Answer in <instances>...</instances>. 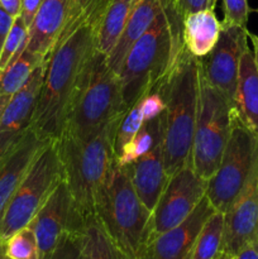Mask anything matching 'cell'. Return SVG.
<instances>
[{"label":"cell","mask_w":258,"mask_h":259,"mask_svg":"<svg viewBox=\"0 0 258 259\" xmlns=\"http://www.w3.org/2000/svg\"><path fill=\"white\" fill-rule=\"evenodd\" d=\"M109 0H93L58 37L47 56L45 80L30 119V128L56 139L78 88L93 63L96 33Z\"/></svg>","instance_id":"6da1fadb"},{"label":"cell","mask_w":258,"mask_h":259,"mask_svg":"<svg viewBox=\"0 0 258 259\" xmlns=\"http://www.w3.org/2000/svg\"><path fill=\"white\" fill-rule=\"evenodd\" d=\"M185 48L182 19L172 4H164L151 27L132 46L118 76L125 110L168 76Z\"/></svg>","instance_id":"7a4b0ae2"},{"label":"cell","mask_w":258,"mask_h":259,"mask_svg":"<svg viewBox=\"0 0 258 259\" xmlns=\"http://www.w3.org/2000/svg\"><path fill=\"white\" fill-rule=\"evenodd\" d=\"M125 113L114 116L94 138L80 142L56 139L63 181L70 190L75 217L81 223L95 215L98 197L114 167L115 136Z\"/></svg>","instance_id":"3957f363"},{"label":"cell","mask_w":258,"mask_h":259,"mask_svg":"<svg viewBox=\"0 0 258 259\" xmlns=\"http://www.w3.org/2000/svg\"><path fill=\"white\" fill-rule=\"evenodd\" d=\"M163 93V153L167 177L191 163L200 95V60L186 48L166 78L159 83Z\"/></svg>","instance_id":"277c9868"},{"label":"cell","mask_w":258,"mask_h":259,"mask_svg":"<svg viewBox=\"0 0 258 259\" xmlns=\"http://www.w3.org/2000/svg\"><path fill=\"white\" fill-rule=\"evenodd\" d=\"M94 217L121 259H139L148 242L152 211L139 199L128 168L114 163L98 197Z\"/></svg>","instance_id":"5b68a950"},{"label":"cell","mask_w":258,"mask_h":259,"mask_svg":"<svg viewBox=\"0 0 258 259\" xmlns=\"http://www.w3.org/2000/svg\"><path fill=\"white\" fill-rule=\"evenodd\" d=\"M120 113L126 110L123 105L119 76L108 65L106 56L96 50L90 70L71 103L58 138L89 141Z\"/></svg>","instance_id":"8992f818"},{"label":"cell","mask_w":258,"mask_h":259,"mask_svg":"<svg viewBox=\"0 0 258 259\" xmlns=\"http://www.w3.org/2000/svg\"><path fill=\"white\" fill-rule=\"evenodd\" d=\"M235 114L232 104L207 82L200 70L199 110L192 142L191 166L206 181L219 167Z\"/></svg>","instance_id":"52a82bcc"},{"label":"cell","mask_w":258,"mask_h":259,"mask_svg":"<svg viewBox=\"0 0 258 259\" xmlns=\"http://www.w3.org/2000/svg\"><path fill=\"white\" fill-rule=\"evenodd\" d=\"M63 180V168L56 139L42 149L8 202L0 219V242L28 227L53 190Z\"/></svg>","instance_id":"ba28073f"},{"label":"cell","mask_w":258,"mask_h":259,"mask_svg":"<svg viewBox=\"0 0 258 259\" xmlns=\"http://www.w3.org/2000/svg\"><path fill=\"white\" fill-rule=\"evenodd\" d=\"M257 162L258 137L245 128L235 114L219 167L207 180L206 197L217 211L224 214L232 206L252 176Z\"/></svg>","instance_id":"9c48e42d"},{"label":"cell","mask_w":258,"mask_h":259,"mask_svg":"<svg viewBox=\"0 0 258 259\" xmlns=\"http://www.w3.org/2000/svg\"><path fill=\"white\" fill-rule=\"evenodd\" d=\"M206 186L191 163L169 176L152 211L148 240L185 222L206 196Z\"/></svg>","instance_id":"30bf717a"},{"label":"cell","mask_w":258,"mask_h":259,"mask_svg":"<svg viewBox=\"0 0 258 259\" xmlns=\"http://www.w3.org/2000/svg\"><path fill=\"white\" fill-rule=\"evenodd\" d=\"M247 28L237 25H227L222 23L219 39L211 52L200 60V70L207 82L218 91L234 108L237 93L238 73L240 57L248 48Z\"/></svg>","instance_id":"8fae6325"},{"label":"cell","mask_w":258,"mask_h":259,"mask_svg":"<svg viewBox=\"0 0 258 259\" xmlns=\"http://www.w3.org/2000/svg\"><path fill=\"white\" fill-rule=\"evenodd\" d=\"M82 225L75 217L70 190L62 180L28 225L37 239L39 259H50L63 233Z\"/></svg>","instance_id":"7c38bea8"},{"label":"cell","mask_w":258,"mask_h":259,"mask_svg":"<svg viewBox=\"0 0 258 259\" xmlns=\"http://www.w3.org/2000/svg\"><path fill=\"white\" fill-rule=\"evenodd\" d=\"M258 239V162L247 185L224 212L222 253L233 255Z\"/></svg>","instance_id":"4fadbf2b"},{"label":"cell","mask_w":258,"mask_h":259,"mask_svg":"<svg viewBox=\"0 0 258 259\" xmlns=\"http://www.w3.org/2000/svg\"><path fill=\"white\" fill-rule=\"evenodd\" d=\"M46 66L47 58L33 72L28 82L13 96L0 115V163L29 129L30 119L45 80Z\"/></svg>","instance_id":"5bb4252c"},{"label":"cell","mask_w":258,"mask_h":259,"mask_svg":"<svg viewBox=\"0 0 258 259\" xmlns=\"http://www.w3.org/2000/svg\"><path fill=\"white\" fill-rule=\"evenodd\" d=\"M93 0H43L28 29L27 50L47 58L62 30Z\"/></svg>","instance_id":"9a60e30c"},{"label":"cell","mask_w":258,"mask_h":259,"mask_svg":"<svg viewBox=\"0 0 258 259\" xmlns=\"http://www.w3.org/2000/svg\"><path fill=\"white\" fill-rule=\"evenodd\" d=\"M214 211L205 196L185 222L148 240L139 259H189L200 229Z\"/></svg>","instance_id":"2e32d148"},{"label":"cell","mask_w":258,"mask_h":259,"mask_svg":"<svg viewBox=\"0 0 258 259\" xmlns=\"http://www.w3.org/2000/svg\"><path fill=\"white\" fill-rule=\"evenodd\" d=\"M51 141L53 139L29 126L19 143L0 163V219L29 167Z\"/></svg>","instance_id":"e0dca14e"},{"label":"cell","mask_w":258,"mask_h":259,"mask_svg":"<svg viewBox=\"0 0 258 259\" xmlns=\"http://www.w3.org/2000/svg\"><path fill=\"white\" fill-rule=\"evenodd\" d=\"M126 168L139 199L149 211H153L168 180L164 169L163 138Z\"/></svg>","instance_id":"ac0fdd59"},{"label":"cell","mask_w":258,"mask_h":259,"mask_svg":"<svg viewBox=\"0 0 258 259\" xmlns=\"http://www.w3.org/2000/svg\"><path fill=\"white\" fill-rule=\"evenodd\" d=\"M163 7V0H137L123 33L114 46L113 51L106 56L108 65L114 72H119L121 63L131 51L132 46L151 27Z\"/></svg>","instance_id":"d6986e66"},{"label":"cell","mask_w":258,"mask_h":259,"mask_svg":"<svg viewBox=\"0 0 258 259\" xmlns=\"http://www.w3.org/2000/svg\"><path fill=\"white\" fill-rule=\"evenodd\" d=\"M234 109L243 125L258 137V72L249 47L240 57Z\"/></svg>","instance_id":"ffe728a7"},{"label":"cell","mask_w":258,"mask_h":259,"mask_svg":"<svg viewBox=\"0 0 258 259\" xmlns=\"http://www.w3.org/2000/svg\"><path fill=\"white\" fill-rule=\"evenodd\" d=\"M222 22L212 9L191 13L182 19V38L185 48L197 58L211 52L219 39Z\"/></svg>","instance_id":"44dd1931"},{"label":"cell","mask_w":258,"mask_h":259,"mask_svg":"<svg viewBox=\"0 0 258 259\" xmlns=\"http://www.w3.org/2000/svg\"><path fill=\"white\" fill-rule=\"evenodd\" d=\"M137 0H109L96 33V50L108 56L123 33Z\"/></svg>","instance_id":"7402d4cb"},{"label":"cell","mask_w":258,"mask_h":259,"mask_svg":"<svg viewBox=\"0 0 258 259\" xmlns=\"http://www.w3.org/2000/svg\"><path fill=\"white\" fill-rule=\"evenodd\" d=\"M43 61H46V57L25 48L18 60L0 71V115Z\"/></svg>","instance_id":"603a6c76"},{"label":"cell","mask_w":258,"mask_h":259,"mask_svg":"<svg viewBox=\"0 0 258 259\" xmlns=\"http://www.w3.org/2000/svg\"><path fill=\"white\" fill-rule=\"evenodd\" d=\"M164 136V111L157 118L144 121L136 136L129 143L123 147L120 152L115 156L114 163L118 167L126 168L143 154L151 151L154 144L161 141Z\"/></svg>","instance_id":"cb8c5ba5"},{"label":"cell","mask_w":258,"mask_h":259,"mask_svg":"<svg viewBox=\"0 0 258 259\" xmlns=\"http://www.w3.org/2000/svg\"><path fill=\"white\" fill-rule=\"evenodd\" d=\"M224 235V214L214 211L200 229L189 259H217L222 254Z\"/></svg>","instance_id":"d4e9b609"},{"label":"cell","mask_w":258,"mask_h":259,"mask_svg":"<svg viewBox=\"0 0 258 259\" xmlns=\"http://www.w3.org/2000/svg\"><path fill=\"white\" fill-rule=\"evenodd\" d=\"M82 233L86 259H121L95 217L83 222Z\"/></svg>","instance_id":"484cf974"},{"label":"cell","mask_w":258,"mask_h":259,"mask_svg":"<svg viewBox=\"0 0 258 259\" xmlns=\"http://www.w3.org/2000/svg\"><path fill=\"white\" fill-rule=\"evenodd\" d=\"M28 29L24 20L20 15H18L13 22L12 28L3 43L0 51V71L5 70L10 63L19 58V56L24 52L28 43Z\"/></svg>","instance_id":"4316f807"},{"label":"cell","mask_w":258,"mask_h":259,"mask_svg":"<svg viewBox=\"0 0 258 259\" xmlns=\"http://www.w3.org/2000/svg\"><path fill=\"white\" fill-rule=\"evenodd\" d=\"M3 244L8 259H39L37 239L29 227L18 230Z\"/></svg>","instance_id":"83f0119b"},{"label":"cell","mask_w":258,"mask_h":259,"mask_svg":"<svg viewBox=\"0 0 258 259\" xmlns=\"http://www.w3.org/2000/svg\"><path fill=\"white\" fill-rule=\"evenodd\" d=\"M143 123L144 119L143 115H142L141 104H139V100H137L133 104V106L126 111L118 126L115 136V144H114L115 156L123 149V147L126 143L132 141V138L136 136L137 132L143 125Z\"/></svg>","instance_id":"f1b7e54d"},{"label":"cell","mask_w":258,"mask_h":259,"mask_svg":"<svg viewBox=\"0 0 258 259\" xmlns=\"http://www.w3.org/2000/svg\"><path fill=\"white\" fill-rule=\"evenodd\" d=\"M50 259H86L82 228L63 233Z\"/></svg>","instance_id":"f546056e"},{"label":"cell","mask_w":258,"mask_h":259,"mask_svg":"<svg viewBox=\"0 0 258 259\" xmlns=\"http://www.w3.org/2000/svg\"><path fill=\"white\" fill-rule=\"evenodd\" d=\"M224 9L223 24L247 28L250 8L248 0H222Z\"/></svg>","instance_id":"4dcf8cb0"},{"label":"cell","mask_w":258,"mask_h":259,"mask_svg":"<svg viewBox=\"0 0 258 259\" xmlns=\"http://www.w3.org/2000/svg\"><path fill=\"white\" fill-rule=\"evenodd\" d=\"M139 104H141V110L144 121L151 120V119L161 115L166 109V101H164L163 93H162L159 85H157L149 93L144 94L139 99Z\"/></svg>","instance_id":"1f68e13d"},{"label":"cell","mask_w":258,"mask_h":259,"mask_svg":"<svg viewBox=\"0 0 258 259\" xmlns=\"http://www.w3.org/2000/svg\"><path fill=\"white\" fill-rule=\"evenodd\" d=\"M174 8L176 9L180 18L184 19L186 15L191 14V13L211 9V5H210V0H176Z\"/></svg>","instance_id":"d6a6232c"},{"label":"cell","mask_w":258,"mask_h":259,"mask_svg":"<svg viewBox=\"0 0 258 259\" xmlns=\"http://www.w3.org/2000/svg\"><path fill=\"white\" fill-rule=\"evenodd\" d=\"M43 0H20V17L24 20L28 28L34 20L38 9L42 5Z\"/></svg>","instance_id":"836d02e7"},{"label":"cell","mask_w":258,"mask_h":259,"mask_svg":"<svg viewBox=\"0 0 258 259\" xmlns=\"http://www.w3.org/2000/svg\"><path fill=\"white\" fill-rule=\"evenodd\" d=\"M14 19L15 18L12 17V15L0 5V51H2L3 43H4L5 38H7L8 33H9L10 28H12Z\"/></svg>","instance_id":"e575fe53"},{"label":"cell","mask_w":258,"mask_h":259,"mask_svg":"<svg viewBox=\"0 0 258 259\" xmlns=\"http://www.w3.org/2000/svg\"><path fill=\"white\" fill-rule=\"evenodd\" d=\"M232 259H258V239L245 245L242 250L233 255Z\"/></svg>","instance_id":"d590c367"},{"label":"cell","mask_w":258,"mask_h":259,"mask_svg":"<svg viewBox=\"0 0 258 259\" xmlns=\"http://www.w3.org/2000/svg\"><path fill=\"white\" fill-rule=\"evenodd\" d=\"M0 5L9 13L12 17L20 15V0H0Z\"/></svg>","instance_id":"8d00e7d4"},{"label":"cell","mask_w":258,"mask_h":259,"mask_svg":"<svg viewBox=\"0 0 258 259\" xmlns=\"http://www.w3.org/2000/svg\"><path fill=\"white\" fill-rule=\"evenodd\" d=\"M248 38L252 42V47H253V57H254V62H255V67H257V72H258V35L253 34V33L248 32Z\"/></svg>","instance_id":"74e56055"},{"label":"cell","mask_w":258,"mask_h":259,"mask_svg":"<svg viewBox=\"0 0 258 259\" xmlns=\"http://www.w3.org/2000/svg\"><path fill=\"white\" fill-rule=\"evenodd\" d=\"M0 259H8L4 252V244L2 242H0Z\"/></svg>","instance_id":"f35d334b"},{"label":"cell","mask_w":258,"mask_h":259,"mask_svg":"<svg viewBox=\"0 0 258 259\" xmlns=\"http://www.w3.org/2000/svg\"><path fill=\"white\" fill-rule=\"evenodd\" d=\"M217 259H232V257H230V255H228V254H225V253H222V254H220Z\"/></svg>","instance_id":"ab89813d"},{"label":"cell","mask_w":258,"mask_h":259,"mask_svg":"<svg viewBox=\"0 0 258 259\" xmlns=\"http://www.w3.org/2000/svg\"><path fill=\"white\" fill-rule=\"evenodd\" d=\"M218 0H210V5H211V9L214 10L215 9V5H217Z\"/></svg>","instance_id":"60d3db41"},{"label":"cell","mask_w":258,"mask_h":259,"mask_svg":"<svg viewBox=\"0 0 258 259\" xmlns=\"http://www.w3.org/2000/svg\"><path fill=\"white\" fill-rule=\"evenodd\" d=\"M163 2H164V4H168V3H169V4L174 5V4H175V2H176V0H163Z\"/></svg>","instance_id":"b9f144b4"},{"label":"cell","mask_w":258,"mask_h":259,"mask_svg":"<svg viewBox=\"0 0 258 259\" xmlns=\"http://www.w3.org/2000/svg\"><path fill=\"white\" fill-rule=\"evenodd\" d=\"M250 12H254V13H257V14H258V8H257V9H250Z\"/></svg>","instance_id":"7bdbcfd3"}]
</instances>
